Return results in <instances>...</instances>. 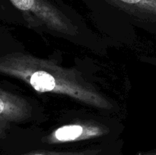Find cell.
<instances>
[{
	"label": "cell",
	"instance_id": "cell-1",
	"mask_svg": "<svg viewBox=\"0 0 156 155\" xmlns=\"http://www.w3.org/2000/svg\"><path fill=\"white\" fill-rule=\"evenodd\" d=\"M0 74L19 79L40 93L66 95L92 107L111 109L113 104L79 71L49 59L23 53L0 56Z\"/></svg>",
	"mask_w": 156,
	"mask_h": 155
},
{
	"label": "cell",
	"instance_id": "cell-2",
	"mask_svg": "<svg viewBox=\"0 0 156 155\" xmlns=\"http://www.w3.org/2000/svg\"><path fill=\"white\" fill-rule=\"evenodd\" d=\"M31 110L25 98L0 88V140L5 138L11 126L30 118Z\"/></svg>",
	"mask_w": 156,
	"mask_h": 155
},
{
	"label": "cell",
	"instance_id": "cell-3",
	"mask_svg": "<svg viewBox=\"0 0 156 155\" xmlns=\"http://www.w3.org/2000/svg\"><path fill=\"white\" fill-rule=\"evenodd\" d=\"M107 128L92 122H76L65 125L55 129L44 141L47 144L77 142L101 138L109 133Z\"/></svg>",
	"mask_w": 156,
	"mask_h": 155
},
{
	"label": "cell",
	"instance_id": "cell-4",
	"mask_svg": "<svg viewBox=\"0 0 156 155\" xmlns=\"http://www.w3.org/2000/svg\"><path fill=\"white\" fill-rule=\"evenodd\" d=\"M91 5L108 8L136 19L156 20V0H82Z\"/></svg>",
	"mask_w": 156,
	"mask_h": 155
},
{
	"label": "cell",
	"instance_id": "cell-5",
	"mask_svg": "<svg viewBox=\"0 0 156 155\" xmlns=\"http://www.w3.org/2000/svg\"><path fill=\"white\" fill-rule=\"evenodd\" d=\"M99 149H88V150H78V151H54V150H36L27 153H18L14 155H99Z\"/></svg>",
	"mask_w": 156,
	"mask_h": 155
},
{
	"label": "cell",
	"instance_id": "cell-6",
	"mask_svg": "<svg viewBox=\"0 0 156 155\" xmlns=\"http://www.w3.org/2000/svg\"><path fill=\"white\" fill-rule=\"evenodd\" d=\"M143 155H156V150H155V151L150 152V153H146V154H143Z\"/></svg>",
	"mask_w": 156,
	"mask_h": 155
},
{
	"label": "cell",
	"instance_id": "cell-7",
	"mask_svg": "<svg viewBox=\"0 0 156 155\" xmlns=\"http://www.w3.org/2000/svg\"><path fill=\"white\" fill-rule=\"evenodd\" d=\"M0 6H1V0H0Z\"/></svg>",
	"mask_w": 156,
	"mask_h": 155
}]
</instances>
